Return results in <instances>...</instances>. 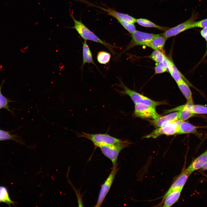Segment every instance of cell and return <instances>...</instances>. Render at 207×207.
<instances>
[{"mask_svg": "<svg viewBox=\"0 0 207 207\" xmlns=\"http://www.w3.org/2000/svg\"><path fill=\"white\" fill-rule=\"evenodd\" d=\"M69 12L70 16L74 22V26L72 27H66L75 29L84 41H90L99 43L106 47L113 55L116 54L114 49H119L120 47L112 45L102 40L89 29L80 20H78L75 19L70 9Z\"/></svg>", "mask_w": 207, "mask_h": 207, "instance_id": "cell-1", "label": "cell"}, {"mask_svg": "<svg viewBox=\"0 0 207 207\" xmlns=\"http://www.w3.org/2000/svg\"><path fill=\"white\" fill-rule=\"evenodd\" d=\"M119 80L120 83L117 84L116 85L122 88L123 90L121 91L116 89L117 92L121 96H129L135 104L138 103L145 104L156 108L158 106L167 104L165 101H155L135 91L131 90L124 85L121 79L119 78Z\"/></svg>", "mask_w": 207, "mask_h": 207, "instance_id": "cell-2", "label": "cell"}, {"mask_svg": "<svg viewBox=\"0 0 207 207\" xmlns=\"http://www.w3.org/2000/svg\"><path fill=\"white\" fill-rule=\"evenodd\" d=\"M131 144V142L128 140H122L116 143L102 146L99 148L102 153L111 161L113 166H114L117 164V158L121 151L124 148L128 147Z\"/></svg>", "mask_w": 207, "mask_h": 207, "instance_id": "cell-3", "label": "cell"}, {"mask_svg": "<svg viewBox=\"0 0 207 207\" xmlns=\"http://www.w3.org/2000/svg\"><path fill=\"white\" fill-rule=\"evenodd\" d=\"M78 136L88 139L93 143L95 147H99L113 144L122 140L107 133L91 134L83 132L79 134Z\"/></svg>", "mask_w": 207, "mask_h": 207, "instance_id": "cell-4", "label": "cell"}, {"mask_svg": "<svg viewBox=\"0 0 207 207\" xmlns=\"http://www.w3.org/2000/svg\"><path fill=\"white\" fill-rule=\"evenodd\" d=\"M131 34V39L130 43L125 49L118 55L119 57L125 52L135 46H145L146 44L159 34H153L136 30Z\"/></svg>", "mask_w": 207, "mask_h": 207, "instance_id": "cell-5", "label": "cell"}, {"mask_svg": "<svg viewBox=\"0 0 207 207\" xmlns=\"http://www.w3.org/2000/svg\"><path fill=\"white\" fill-rule=\"evenodd\" d=\"M135 109L133 116L142 118L157 119L162 115L156 112L155 108L141 103L135 104Z\"/></svg>", "mask_w": 207, "mask_h": 207, "instance_id": "cell-6", "label": "cell"}, {"mask_svg": "<svg viewBox=\"0 0 207 207\" xmlns=\"http://www.w3.org/2000/svg\"><path fill=\"white\" fill-rule=\"evenodd\" d=\"M182 121L179 120L158 128L145 136V138H156L162 135H172L178 134L179 126Z\"/></svg>", "mask_w": 207, "mask_h": 207, "instance_id": "cell-7", "label": "cell"}, {"mask_svg": "<svg viewBox=\"0 0 207 207\" xmlns=\"http://www.w3.org/2000/svg\"><path fill=\"white\" fill-rule=\"evenodd\" d=\"M119 168L118 164L113 166V167L109 176L102 185L99 195L97 203L95 207H100L106 195L109 191L112 184L116 175Z\"/></svg>", "mask_w": 207, "mask_h": 207, "instance_id": "cell-8", "label": "cell"}, {"mask_svg": "<svg viewBox=\"0 0 207 207\" xmlns=\"http://www.w3.org/2000/svg\"><path fill=\"white\" fill-rule=\"evenodd\" d=\"M193 15L187 20L173 27L170 28L162 33L166 38L168 39L178 34L189 29L193 28V24L195 19Z\"/></svg>", "mask_w": 207, "mask_h": 207, "instance_id": "cell-9", "label": "cell"}, {"mask_svg": "<svg viewBox=\"0 0 207 207\" xmlns=\"http://www.w3.org/2000/svg\"><path fill=\"white\" fill-rule=\"evenodd\" d=\"M180 112L171 113L164 116H161L155 119L150 120V123L156 128H159L168 123L180 120Z\"/></svg>", "mask_w": 207, "mask_h": 207, "instance_id": "cell-10", "label": "cell"}, {"mask_svg": "<svg viewBox=\"0 0 207 207\" xmlns=\"http://www.w3.org/2000/svg\"><path fill=\"white\" fill-rule=\"evenodd\" d=\"M190 175L185 171L182 172L177 177L170 187L164 195L163 200L173 191L181 188H183L188 177Z\"/></svg>", "mask_w": 207, "mask_h": 207, "instance_id": "cell-11", "label": "cell"}, {"mask_svg": "<svg viewBox=\"0 0 207 207\" xmlns=\"http://www.w3.org/2000/svg\"><path fill=\"white\" fill-rule=\"evenodd\" d=\"M207 162V150L195 159L185 170L190 175L194 171L201 168Z\"/></svg>", "mask_w": 207, "mask_h": 207, "instance_id": "cell-12", "label": "cell"}, {"mask_svg": "<svg viewBox=\"0 0 207 207\" xmlns=\"http://www.w3.org/2000/svg\"><path fill=\"white\" fill-rule=\"evenodd\" d=\"M95 6L106 12L109 15L113 17L117 20L118 19L124 20L133 24L136 22L137 19L128 14L119 12L114 9L109 8H106L97 6Z\"/></svg>", "mask_w": 207, "mask_h": 207, "instance_id": "cell-13", "label": "cell"}, {"mask_svg": "<svg viewBox=\"0 0 207 207\" xmlns=\"http://www.w3.org/2000/svg\"><path fill=\"white\" fill-rule=\"evenodd\" d=\"M167 39L162 34H159L150 41L146 44L145 46L154 50H162Z\"/></svg>", "mask_w": 207, "mask_h": 207, "instance_id": "cell-14", "label": "cell"}, {"mask_svg": "<svg viewBox=\"0 0 207 207\" xmlns=\"http://www.w3.org/2000/svg\"><path fill=\"white\" fill-rule=\"evenodd\" d=\"M86 63L92 64L97 68L93 60L91 51L87 43V41H84L83 43V62L81 67L82 69Z\"/></svg>", "mask_w": 207, "mask_h": 207, "instance_id": "cell-15", "label": "cell"}, {"mask_svg": "<svg viewBox=\"0 0 207 207\" xmlns=\"http://www.w3.org/2000/svg\"><path fill=\"white\" fill-rule=\"evenodd\" d=\"M183 188L175 190L169 194L162 201H163V206L169 207L171 206L179 200Z\"/></svg>", "mask_w": 207, "mask_h": 207, "instance_id": "cell-16", "label": "cell"}, {"mask_svg": "<svg viewBox=\"0 0 207 207\" xmlns=\"http://www.w3.org/2000/svg\"><path fill=\"white\" fill-rule=\"evenodd\" d=\"M172 61L167 57L162 62L157 63L154 68L155 74H161L166 72H170L172 69Z\"/></svg>", "mask_w": 207, "mask_h": 207, "instance_id": "cell-17", "label": "cell"}, {"mask_svg": "<svg viewBox=\"0 0 207 207\" xmlns=\"http://www.w3.org/2000/svg\"><path fill=\"white\" fill-rule=\"evenodd\" d=\"M197 133L196 127L188 122L182 121L179 126L178 134Z\"/></svg>", "mask_w": 207, "mask_h": 207, "instance_id": "cell-18", "label": "cell"}, {"mask_svg": "<svg viewBox=\"0 0 207 207\" xmlns=\"http://www.w3.org/2000/svg\"><path fill=\"white\" fill-rule=\"evenodd\" d=\"M177 83L187 102L193 103L191 92L188 84L184 80Z\"/></svg>", "mask_w": 207, "mask_h": 207, "instance_id": "cell-19", "label": "cell"}, {"mask_svg": "<svg viewBox=\"0 0 207 207\" xmlns=\"http://www.w3.org/2000/svg\"><path fill=\"white\" fill-rule=\"evenodd\" d=\"M136 22L138 24L142 26L147 28H155L164 32L170 28L168 27L159 26L150 20L145 18H141L137 19Z\"/></svg>", "mask_w": 207, "mask_h": 207, "instance_id": "cell-20", "label": "cell"}, {"mask_svg": "<svg viewBox=\"0 0 207 207\" xmlns=\"http://www.w3.org/2000/svg\"><path fill=\"white\" fill-rule=\"evenodd\" d=\"M170 73L177 83L184 80L188 85L191 86H192L191 83L179 70L173 62L172 63V69Z\"/></svg>", "mask_w": 207, "mask_h": 207, "instance_id": "cell-21", "label": "cell"}, {"mask_svg": "<svg viewBox=\"0 0 207 207\" xmlns=\"http://www.w3.org/2000/svg\"><path fill=\"white\" fill-rule=\"evenodd\" d=\"M0 203H5L9 206H11L12 204L15 205L16 203L11 199L7 189L4 186H0Z\"/></svg>", "mask_w": 207, "mask_h": 207, "instance_id": "cell-22", "label": "cell"}, {"mask_svg": "<svg viewBox=\"0 0 207 207\" xmlns=\"http://www.w3.org/2000/svg\"><path fill=\"white\" fill-rule=\"evenodd\" d=\"M111 54L105 51H100L98 52L97 56V62L100 64L106 65L108 64L111 59Z\"/></svg>", "mask_w": 207, "mask_h": 207, "instance_id": "cell-23", "label": "cell"}, {"mask_svg": "<svg viewBox=\"0 0 207 207\" xmlns=\"http://www.w3.org/2000/svg\"><path fill=\"white\" fill-rule=\"evenodd\" d=\"M166 57L161 50H154L149 56V57L157 63L161 62Z\"/></svg>", "mask_w": 207, "mask_h": 207, "instance_id": "cell-24", "label": "cell"}, {"mask_svg": "<svg viewBox=\"0 0 207 207\" xmlns=\"http://www.w3.org/2000/svg\"><path fill=\"white\" fill-rule=\"evenodd\" d=\"M121 25L129 33L132 34L136 30L135 26L134 24L124 20H117Z\"/></svg>", "mask_w": 207, "mask_h": 207, "instance_id": "cell-25", "label": "cell"}, {"mask_svg": "<svg viewBox=\"0 0 207 207\" xmlns=\"http://www.w3.org/2000/svg\"><path fill=\"white\" fill-rule=\"evenodd\" d=\"M17 136L10 134L9 132L0 129V141L11 140L19 142Z\"/></svg>", "mask_w": 207, "mask_h": 207, "instance_id": "cell-26", "label": "cell"}, {"mask_svg": "<svg viewBox=\"0 0 207 207\" xmlns=\"http://www.w3.org/2000/svg\"><path fill=\"white\" fill-rule=\"evenodd\" d=\"M3 82L0 86V109L4 108L9 112L11 110L9 108V103L11 101L8 99L4 96L2 93L1 89Z\"/></svg>", "mask_w": 207, "mask_h": 207, "instance_id": "cell-27", "label": "cell"}, {"mask_svg": "<svg viewBox=\"0 0 207 207\" xmlns=\"http://www.w3.org/2000/svg\"><path fill=\"white\" fill-rule=\"evenodd\" d=\"M193 113L196 114H207V106L193 104L191 108Z\"/></svg>", "mask_w": 207, "mask_h": 207, "instance_id": "cell-28", "label": "cell"}, {"mask_svg": "<svg viewBox=\"0 0 207 207\" xmlns=\"http://www.w3.org/2000/svg\"><path fill=\"white\" fill-rule=\"evenodd\" d=\"M207 28V18L198 21H194L193 24V28Z\"/></svg>", "mask_w": 207, "mask_h": 207, "instance_id": "cell-29", "label": "cell"}, {"mask_svg": "<svg viewBox=\"0 0 207 207\" xmlns=\"http://www.w3.org/2000/svg\"><path fill=\"white\" fill-rule=\"evenodd\" d=\"M200 34L206 41H207V28H203L201 30Z\"/></svg>", "mask_w": 207, "mask_h": 207, "instance_id": "cell-30", "label": "cell"}, {"mask_svg": "<svg viewBox=\"0 0 207 207\" xmlns=\"http://www.w3.org/2000/svg\"><path fill=\"white\" fill-rule=\"evenodd\" d=\"M204 170H207V162L204 164L201 168Z\"/></svg>", "mask_w": 207, "mask_h": 207, "instance_id": "cell-31", "label": "cell"}, {"mask_svg": "<svg viewBox=\"0 0 207 207\" xmlns=\"http://www.w3.org/2000/svg\"><path fill=\"white\" fill-rule=\"evenodd\" d=\"M206 42H207L206 49V51L205 52V53L202 57V59H204L207 55V41Z\"/></svg>", "mask_w": 207, "mask_h": 207, "instance_id": "cell-32", "label": "cell"}, {"mask_svg": "<svg viewBox=\"0 0 207 207\" xmlns=\"http://www.w3.org/2000/svg\"><path fill=\"white\" fill-rule=\"evenodd\" d=\"M202 127L204 128H207V125L205 126H202Z\"/></svg>", "mask_w": 207, "mask_h": 207, "instance_id": "cell-33", "label": "cell"}]
</instances>
